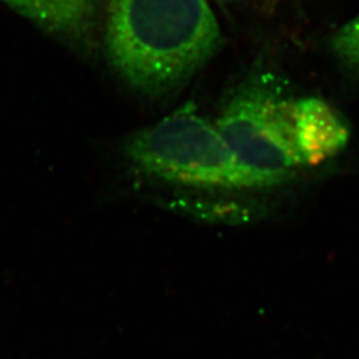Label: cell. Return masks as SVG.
Listing matches in <instances>:
<instances>
[{
  "mask_svg": "<svg viewBox=\"0 0 359 359\" xmlns=\"http://www.w3.org/2000/svg\"><path fill=\"white\" fill-rule=\"evenodd\" d=\"M222 44L208 0H107L102 53L145 96L179 90Z\"/></svg>",
  "mask_w": 359,
  "mask_h": 359,
  "instance_id": "6da1fadb",
  "label": "cell"
},
{
  "mask_svg": "<svg viewBox=\"0 0 359 359\" xmlns=\"http://www.w3.org/2000/svg\"><path fill=\"white\" fill-rule=\"evenodd\" d=\"M126 154L133 165L157 179L196 188L259 189L231 154L216 124L185 104L130 137Z\"/></svg>",
  "mask_w": 359,
  "mask_h": 359,
  "instance_id": "3957f363",
  "label": "cell"
},
{
  "mask_svg": "<svg viewBox=\"0 0 359 359\" xmlns=\"http://www.w3.org/2000/svg\"><path fill=\"white\" fill-rule=\"evenodd\" d=\"M221 3H226V4H241V3H246L250 0H218Z\"/></svg>",
  "mask_w": 359,
  "mask_h": 359,
  "instance_id": "52a82bcc",
  "label": "cell"
},
{
  "mask_svg": "<svg viewBox=\"0 0 359 359\" xmlns=\"http://www.w3.org/2000/svg\"><path fill=\"white\" fill-rule=\"evenodd\" d=\"M0 4L83 57L102 53L107 0H0Z\"/></svg>",
  "mask_w": 359,
  "mask_h": 359,
  "instance_id": "277c9868",
  "label": "cell"
},
{
  "mask_svg": "<svg viewBox=\"0 0 359 359\" xmlns=\"http://www.w3.org/2000/svg\"><path fill=\"white\" fill-rule=\"evenodd\" d=\"M294 102L283 77L259 71L231 92L216 121L231 154L259 189L283 185L305 168L295 145Z\"/></svg>",
  "mask_w": 359,
  "mask_h": 359,
  "instance_id": "7a4b0ae2",
  "label": "cell"
},
{
  "mask_svg": "<svg viewBox=\"0 0 359 359\" xmlns=\"http://www.w3.org/2000/svg\"><path fill=\"white\" fill-rule=\"evenodd\" d=\"M294 130L304 167L321 165L339 154L350 139L345 117L317 96L295 97Z\"/></svg>",
  "mask_w": 359,
  "mask_h": 359,
  "instance_id": "5b68a950",
  "label": "cell"
},
{
  "mask_svg": "<svg viewBox=\"0 0 359 359\" xmlns=\"http://www.w3.org/2000/svg\"><path fill=\"white\" fill-rule=\"evenodd\" d=\"M280 1H281V0H271V1H270V7H276Z\"/></svg>",
  "mask_w": 359,
  "mask_h": 359,
  "instance_id": "ba28073f",
  "label": "cell"
},
{
  "mask_svg": "<svg viewBox=\"0 0 359 359\" xmlns=\"http://www.w3.org/2000/svg\"><path fill=\"white\" fill-rule=\"evenodd\" d=\"M327 48L344 75L359 83V15L334 31Z\"/></svg>",
  "mask_w": 359,
  "mask_h": 359,
  "instance_id": "8992f818",
  "label": "cell"
}]
</instances>
